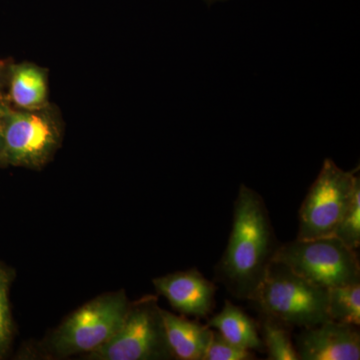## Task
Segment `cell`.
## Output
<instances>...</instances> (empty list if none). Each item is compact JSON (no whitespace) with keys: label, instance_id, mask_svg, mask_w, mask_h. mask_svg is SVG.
<instances>
[{"label":"cell","instance_id":"obj_5","mask_svg":"<svg viewBox=\"0 0 360 360\" xmlns=\"http://www.w3.org/2000/svg\"><path fill=\"white\" fill-rule=\"evenodd\" d=\"M63 139V118L56 105L33 110L11 105L4 132L7 167L42 169L58 153Z\"/></svg>","mask_w":360,"mask_h":360},{"label":"cell","instance_id":"obj_1","mask_svg":"<svg viewBox=\"0 0 360 360\" xmlns=\"http://www.w3.org/2000/svg\"><path fill=\"white\" fill-rule=\"evenodd\" d=\"M233 221L215 278L232 296L251 302L274 262L278 243L264 198L245 184L234 201Z\"/></svg>","mask_w":360,"mask_h":360},{"label":"cell","instance_id":"obj_18","mask_svg":"<svg viewBox=\"0 0 360 360\" xmlns=\"http://www.w3.org/2000/svg\"><path fill=\"white\" fill-rule=\"evenodd\" d=\"M6 89V87H0V168L7 167L4 132H6L7 113L11 104L7 98Z\"/></svg>","mask_w":360,"mask_h":360},{"label":"cell","instance_id":"obj_16","mask_svg":"<svg viewBox=\"0 0 360 360\" xmlns=\"http://www.w3.org/2000/svg\"><path fill=\"white\" fill-rule=\"evenodd\" d=\"M335 238L352 250H356L360 245V186L355 189L349 205L336 227Z\"/></svg>","mask_w":360,"mask_h":360},{"label":"cell","instance_id":"obj_13","mask_svg":"<svg viewBox=\"0 0 360 360\" xmlns=\"http://www.w3.org/2000/svg\"><path fill=\"white\" fill-rule=\"evenodd\" d=\"M329 319L347 326L360 324V283L328 288Z\"/></svg>","mask_w":360,"mask_h":360},{"label":"cell","instance_id":"obj_10","mask_svg":"<svg viewBox=\"0 0 360 360\" xmlns=\"http://www.w3.org/2000/svg\"><path fill=\"white\" fill-rule=\"evenodd\" d=\"M6 90L9 103L18 110H39L51 103L47 70L32 63H13Z\"/></svg>","mask_w":360,"mask_h":360},{"label":"cell","instance_id":"obj_14","mask_svg":"<svg viewBox=\"0 0 360 360\" xmlns=\"http://www.w3.org/2000/svg\"><path fill=\"white\" fill-rule=\"evenodd\" d=\"M264 316L262 335L269 360H300L291 338L290 326L271 317Z\"/></svg>","mask_w":360,"mask_h":360},{"label":"cell","instance_id":"obj_3","mask_svg":"<svg viewBox=\"0 0 360 360\" xmlns=\"http://www.w3.org/2000/svg\"><path fill=\"white\" fill-rule=\"evenodd\" d=\"M129 307V298L122 290L92 300L52 333L47 340L49 352L58 357L94 352L117 333Z\"/></svg>","mask_w":360,"mask_h":360},{"label":"cell","instance_id":"obj_9","mask_svg":"<svg viewBox=\"0 0 360 360\" xmlns=\"http://www.w3.org/2000/svg\"><path fill=\"white\" fill-rule=\"evenodd\" d=\"M153 285L180 314L205 319L214 309L217 285L198 269L158 277L153 279Z\"/></svg>","mask_w":360,"mask_h":360},{"label":"cell","instance_id":"obj_20","mask_svg":"<svg viewBox=\"0 0 360 360\" xmlns=\"http://www.w3.org/2000/svg\"><path fill=\"white\" fill-rule=\"evenodd\" d=\"M208 6H212V4H217V2L227 1V0H203Z\"/></svg>","mask_w":360,"mask_h":360},{"label":"cell","instance_id":"obj_4","mask_svg":"<svg viewBox=\"0 0 360 360\" xmlns=\"http://www.w3.org/2000/svg\"><path fill=\"white\" fill-rule=\"evenodd\" d=\"M274 260L285 264L309 283L328 290L360 283L356 250L335 236L296 238L279 245Z\"/></svg>","mask_w":360,"mask_h":360},{"label":"cell","instance_id":"obj_7","mask_svg":"<svg viewBox=\"0 0 360 360\" xmlns=\"http://www.w3.org/2000/svg\"><path fill=\"white\" fill-rule=\"evenodd\" d=\"M360 186L355 172H345L335 161L326 160L300 210L297 238L335 236L336 227Z\"/></svg>","mask_w":360,"mask_h":360},{"label":"cell","instance_id":"obj_6","mask_svg":"<svg viewBox=\"0 0 360 360\" xmlns=\"http://www.w3.org/2000/svg\"><path fill=\"white\" fill-rule=\"evenodd\" d=\"M90 360L174 359L168 345L162 309L155 296L130 303L129 312L112 338L86 354Z\"/></svg>","mask_w":360,"mask_h":360},{"label":"cell","instance_id":"obj_17","mask_svg":"<svg viewBox=\"0 0 360 360\" xmlns=\"http://www.w3.org/2000/svg\"><path fill=\"white\" fill-rule=\"evenodd\" d=\"M257 359L252 350L245 349L229 342L220 335L219 331L213 330V335L202 360H253Z\"/></svg>","mask_w":360,"mask_h":360},{"label":"cell","instance_id":"obj_15","mask_svg":"<svg viewBox=\"0 0 360 360\" xmlns=\"http://www.w3.org/2000/svg\"><path fill=\"white\" fill-rule=\"evenodd\" d=\"M14 278V270L0 262V359L6 356L13 340L14 324L9 292Z\"/></svg>","mask_w":360,"mask_h":360},{"label":"cell","instance_id":"obj_8","mask_svg":"<svg viewBox=\"0 0 360 360\" xmlns=\"http://www.w3.org/2000/svg\"><path fill=\"white\" fill-rule=\"evenodd\" d=\"M300 360H359L360 335L356 326L328 321L303 328L295 338Z\"/></svg>","mask_w":360,"mask_h":360},{"label":"cell","instance_id":"obj_2","mask_svg":"<svg viewBox=\"0 0 360 360\" xmlns=\"http://www.w3.org/2000/svg\"><path fill=\"white\" fill-rule=\"evenodd\" d=\"M328 302V288L309 283L276 260L269 265L251 300L264 316L302 328H314L330 321Z\"/></svg>","mask_w":360,"mask_h":360},{"label":"cell","instance_id":"obj_19","mask_svg":"<svg viewBox=\"0 0 360 360\" xmlns=\"http://www.w3.org/2000/svg\"><path fill=\"white\" fill-rule=\"evenodd\" d=\"M13 63V60L11 58L0 59V87H6L9 68Z\"/></svg>","mask_w":360,"mask_h":360},{"label":"cell","instance_id":"obj_11","mask_svg":"<svg viewBox=\"0 0 360 360\" xmlns=\"http://www.w3.org/2000/svg\"><path fill=\"white\" fill-rule=\"evenodd\" d=\"M168 345L174 359L202 360L213 335V328L162 309Z\"/></svg>","mask_w":360,"mask_h":360},{"label":"cell","instance_id":"obj_12","mask_svg":"<svg viewBox=\"0 0 360 360\" xmlns=\"http://www.w3.org/2000/svg\"><path fill=\"white\" fill-rule=\"evenodd\" d=\"M229 342L248 350H262L264 341L258 335L257 323L240 307L226 300L221 311L207 322Z\"/></svg>","mask_w":360,"mask_h":360}]
</instances>
